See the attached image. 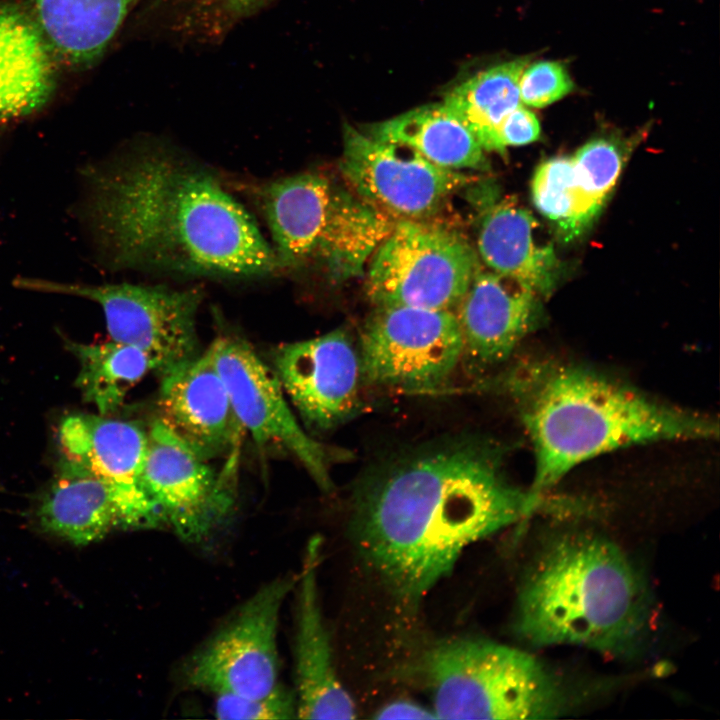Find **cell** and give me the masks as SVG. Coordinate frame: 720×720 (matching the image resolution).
I'll return each mask as SVG.
<instances>
[{"mask_svg":"<svg viewBox=\"0 0 720 720\" xmlns=\"http://www.w3.org/2000/svg\"><path fill=\"white\" fill-rule=\"evenodd\" d=\"M363 131L373 138L414 149L431 163L450 170L482 169L484 150L444 103L423 105Z\"/></svg>","mask_w":720,"mask_h":720,"instance_id":"23","label":"cell"},{"mask_svg":"<svg viewBox=\"0 0 720 720\" xmlns=\"http://www.w3.org/2000/svg\"><path fill=\"white\" fill-rule=\"evenodd\" d=\"M274 0H171L176 24L200 40H221L240 22L256 15Z\"/></svg>","mask_w":720,"mask_h":720,"instance_id":"27","label":"cell"},{"mask_svg":"<svg viewBox=\"0 0 720 720\" xmlns=\"http://www.w3.org/2000/svg\"><path fill=\"white\" fill-rule=\"evenodd\" d=\"M209 347L244 431H248L259 447L294 456L322 491H332V465L351 455L305 432L273 370L247 341L219 336Z\"/></svg>","mask_w":720,"mask_h":720,"instance_id":"10","label":"cell"},{"mask_svg":"<svg viewBox=\"0 0 720 720\" xmlns=\"http://www.w3.org/2000/svg\"><path fill=\"white\" fill-rule=\"evenodd\" d=\"M297 578H277L250 597L189 659L187 684L216 695L263 697L272 692L279 685V615Z\"/></svg>","mask_w":720,"mask_h":720,"instance_id":"11","label":"cell"},{"mask_svg":"<svg viewBox=\"0 0 720 720\" xmlns=\"http://www.w3.org/2000/svg\"><path fill=\"white\" fill-rule=\"evenodd\" d=\"M66 346L80 364L76 386L100 415L118 410L128 392L154 372L147 354L129 344L113 340L93 344L67 341Z\"/></svg>","mask_w":720,"mask_h":720,"instance_id":"25","label":"cell"},{"mask_svg":"<svg viewBox=\"0 0 720 720\" xmlns=\"http://www.w3.org/2000/svg\"><path fill=\"white\" fill-rule=\"evenodd\" d=\"M63 458L93 473L111 488L121 526L154 528L164 524L143 485L148 433L138 421L110 415L71 414L58 430Z\"/></svg>","mask_w":720,"mask_h":720,"instance_id":"15","label":"cell"},{"mask_svg":"<svg viewBox=\"0 0 720 720\" xmlns=\"http://www.w3.org/2000/svg\"><path fill=\"white\" fill-rule=\"evenodd\" d=\"M458 232L427 220H395L367 266L365 290L375 306L454 311L480 266Z\"/></svg>","mask_w":720,"mask_h":720,"instance_id":"7","label":"cell"},{"mask_svg":"<svg viewBox=\"0 0 720 720\" xmlns=\"http://www.w3.org/2000/svg\"><path fill=\"white\" fill-rule=\"evenodd\" d=\"M530 58L522 57L482 70L448 91L444 105L487 152L505 153L497 131L504 117L521 105L519 81Z\"/></svg>","mask_w":720,"mask_h":720,"instance_id":"24","label":"cell"},{"mask_svg":"<svg viewBox=\"0 0 720 720\" xmlns=\"http://www.w3.org/2000/svg\"><path fill=\"white\" fill-rule=\"evenodd\" d=\"M497 136L504 150L507 146L526 145L539 138L540 124L533 112L519 105L504 117Z\"/></svg>","mask_w":720,"mask_h":720,"instance_id":"31","label":"cell"},{"mask_svg":"<svg viewBox=\"0 0 720 720\" xmlns=\"http://www.w3.org/2000/svg\"><path fill=\"white\" fill-rule=\"evenodd\" d=\"M17 288L81 297L98 304L111 340L142 350L163 377L199 353V288L172 289L131 283H70L17 277Z\"/></svg>","mask_w":720,"mask_h":720,"instance_id":"8","label":"cell"},{"mask_svg":"<svg viewBox=\"0 0 720 720\" xmlns=\"http://www.w3.org/2000/svg\"><path fill=\"white\" fill-rule=\"evenodd\" d=\"M650 615L647 585L623 550L603 536L569 531L545 544L528 568L515 626L534 646L624 656L640 647Z\"/></svg>","mask_w":720,"mask_h":720,"instance_id":"4","label":"cell"},{"mask_svg":"<svg viewBox=\"0 0 720 720\" xmlns=\"http://www.w3.org/2000/svg\"><path fill=\"white\" fill-rule=\"evenodd\" d=\"M215 716L233 720H280L297 718L296 697L280 684L263 697L218 694Z\"/></svg>","mask_w":720,"mask_h":720,"instance_id":"29","label":"cell"},{"mask_svg":"<svg viewBox=\"0 0 720 720\" xmlns=\"http://www.w3.org/2000/svg\"><path fill=\"white\" fill-rule=\"evenodd\" d=\"M141 0H25L61 66L89 68L104 55Z\"/></svg>","mask_w":720,"mask_h":720,"instance_id":"21","label":"cell"},{"mask_svg":"<svg viewBox=\"0 0 720 720\" xmlns=\"http://www.w3.org/2000/svg\"><path fill=\"white\" fill-rule=\"evenodd\" d=\"M143 468L145 491L164 524L183 539L198 541L229 512L234 502L233 469L216 472L178 436L154 419L147 429Z\"/></svg>","mask_w":720,"mask_h":720,"instance_id":"13","label":"cell"},{"mask_svg":"<svg viewBox=\"0 0 720 720\" xmlns=\"http://www.w3.org/2000/svg\"><path fill=\"white\" fill-rule=\"evenodd\" d=\"M257 198L283 269L317 264L336 282L364 274L395 222L313 172L265 183Z\"/></svg>","mask_w":720,"mask_h":720,"instance_id":"5","label":"cell"},{"mask_svg":"<svg viewBox=\"0 0 720 720\" xmlns=\"http://www.w3.org/2000/svg\"><path fill=\"white\" fill-rule=\"evenodd\" d=\"M527 499L509 478L501 444L457 435L402 450L367 472L353 494L352 534L369 568L415 604L467 547L528 516Z\"/></svg>","mask_w":720,"mask_h":720,"instance_id":"1","label":"cell"},{"mask_svg":"<svg viewBox=\"0 0 720 720\" xmlns=\"http://www.w3.org/2000/svg\"><path fill=\"white\" fill-rule=\"evenodd\" d=\"M537 225L516 201L496 202L481 218L476 252L487 269L546 298L558 281L559 261L552 244L536 240Z\"/></svg>","mask_w":720,"mask_h":720,"instance_id":"20","label":"cell"},{"mask_svg":"<svg viewBox=\"0 0 720 720\" xmlns=\"http://www.w3.org/2000/svg\"><path fill=\"white\" fill-rule=\"evenodd\" d=\"M321 539L311 538L298 575L295 638L297 718L352 719L355 704L341 684L320 606L317 568Z\"/></svg>","mask_w":720,"mask_h":720,"instance_id":"18","label":"cell"},{"mask_svg":"<svg viewBox=\"0 0 720 720\" xmlns=\"http://www.w3.org/2000/svg\"><path fill=\"white\" fill-rule=\"evenodd\" d=\"M271 362L285 395L308 428L331 430L359 408L360 356L346 330L279 344L271 352Z\"/></svg>","mask_w":720,"mask_h":720,"instance_id":"14","label":"cell"},{"mask_svg":"<svg viewBox=\"0 0 720 720\" xmlns=\"http://www.w3.org/2000/svg\"><path fill=\"white\" fill-rule=\"evenodd\" d=\"M531 191L537 210L566 239L582 233L599 213L582 193L571 157L542 162L534 174Z\"/></svg>","mask_w":720,"mask_h":720,"instance_id":"26","label":"cell"},{"mask_svg":"<svg viewBox=\"0 0 720 720\" xmlns=\"http://www.w3.org/2000/svg\"><path fill=\"white\" fill-rule=\"evenodd\" d=\"M36 517L44 531L77 545L96 541L121 526L120 510L108 484L63 457L40 497Z\"/></svg>","mask_w":720,"mask_h":720,"instance_id":"22","label":"cell"},{"mask_svg":"<svg viewBox=\"0 0 720 720\" xmlns=\"http://www.w3.org/2000/svg\"><path fill=\"white\" fill-rule=\"evenodd\" d=\"M530 439L534 471L528 515L580 464L618 449L718 437L717 420L657 400L592 367L535 359L498 382Z\"/></svg>","mask_w":720,"mask_h":720,"instance_id":"3","label":"cell"},{"mask_svg":"<svg viewBox=\"0 0 720 720\" xmlns=\"http://www.w3.org/2000/svg\"><path fill=\"white\" fill-rule=\"evenodd\" d=\"M542 297L518 281L478 267L454 310L462 361L474 372L504 364L543 319Z\"/></svg>","mask_w":720,"mask_h":720,"instance_id":"16","label":"cell"},{"mask_svg":"<svg viewBox=\"0 0 720 720\" xmlns=\"http://www.w3.org/2000/svg\"><path fill=\"white\" fill-rule=\"evenodd\" d=\"M574 88L565 66L556 61H538L527 65L519 81L521 103L545 107L561 99Z\"/></svg>","mask_w":720,"mask_h":720,"instance_id":"30","label":"cell"},{"mask_svg":"<svg viewBox=\"0 0 720 720\" xmlns=\"http://www.w3.org/2000/svg\"><path fill=\"white\" fill-rule=\"evenodd\" d=\"M87 217L119 268L242 278L282 270L248 211L207 169L145 144L87 174Z\"/></svg>","mask_w":720,"mask_h":720,"instance_id":"2","label":"cell"},{"mask_svg":"<svg viewBox=\"0 0 720 720\" xmlns=\"http://www.w3.org/2000/svg\"><path fill=\"white\" fill-rule=\"evenodd\" d=\"M376 719H431L437 718L434 711L409 700L393 701L375 715Z\"/></svg>","mask_w":720,"mask_h":720,"instance_id":"32","label":"cell"},{"mask_svg":"<svg viewBox=\"0 0 720 720\" xmlns=\"http://www.w3.org/2000/svg\"><path fill=\"white\" fill-rule=\"evenodd\" d=\"M339 170L363 200L394 220H427L471 182L414 149L345 125Z\"/></svg>","mask_w":720,"mask_h":720,"instance_id":"12","label":"cell"},{"mask_svg":"<svg viewBox=\"0 0 720 720\" xmlns=\"http://www.w3.org/2000/svg\"><path fill=\"white\" fill-rule=\"evenodd\" d=\"M571 160L582 193L599 212L622 170L623 149L612 139L596 138L579 148Z\"/></svg>","mask_w":720,"mask_h":720,"instance_id":"28","label":"cell"},{"mask_svg":"<svg viewBox=\"0 0 720 720\" xmlns=\"http://www.w3.org/2000/svg\"><path fill=\"white\" fill-rule=\"evenodd\" d=\"M156 419L207 461L235 456L244 429L210 347L161 377Z\"/></svg>","mask_w":720,"mask_h":720,"instance_id":"17","label":"cell"},{"mask_svg":"<svg viewBox=\"0 0 720 720\" xmlns=\"http://www.w3.org/2000/svg\"><path fill=\"white\" fill-rule=\"evenodd\" d=\"M357 347L364 382L421 391L439 387L453 374L463 340L454 311L375 306Z\"/></svg>","mask_w":720,"mask_h":720,"instance_id":"9","label":"cell"},{"mask_svg":"<svg viewBox=\"0 0 720 720\" xmlns=\"http://www.w3.org/2000/svg\"><path fill=\"white\" fill-rule=\"evenodd\" d=\"M60 67L23 2L0 0V128L48 103Z\"/></svg>","mask_w":720,"mask_h":720,"instance_id":"19","label":"cell"},{"mask_svg":"<svg viewBox=\"0 0 720 720\" xmlns=\"http://www.w3.org/2000/svg\"><path fill=\"white\" fill-rule=\"evenodd\" d=\"M424 670L441 719H551L568 712L560 682L529 653L493 641L434 645Z\"/></svg>","mask_w":720,"mask_h":720,"instance_id":"6","label":"cell"}]
</instances>
